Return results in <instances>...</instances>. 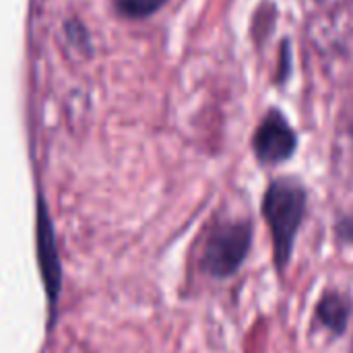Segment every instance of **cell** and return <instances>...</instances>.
Instances as JSON below:
<instances>
[{
  "label": "cell",
  "instance_id": "obj_2",
  "mask_svg": "<svg viewBox=\"0 0 353 353\" xmlns=\"http://www.w3.org/2000/svg\"><path fill=\"white\" fill-rule=\"evenodd\" d=\"M252 242L248 223H225L219 225L205 248V269L213 277H230L244 263Z\"/></svg>",
  "mask_w": 353,
  "mask_h": 353
},
{
  "label": "cell",
  "instance_id": "obj_5",
  "mask_svg": "<svg viewBox=\"0 0 353 353\" xmlns=\"http://www.w3.org/2000/svg\"><path fill=\"white\" fill-rule=\"evenodd\" d=\"M319 316L325 327H329L335 333H341L350 319V306L339 296H327L319 304Z\"/></svg>",
  "mask_w": 353,
  "mask_h": 353
},
{
  "label": "cell",
  "instance_id": "obj_4",
  "mask_svg": "<svg viewBox=\"0 0 353 353\" xmlns=\"http://www.w3.org/2000/svg\"><path fill=\"white\" fill-rule=\"evenodd\" d=\"M37 246H39V265L46 277V288H48L52 302H56V296L60 290V265L56 259L52 225H50V219L46 217L43 207L39 209V219H37Z\"/></svg>",
  "mask_w": 353,
  "mask_h": 353
},
{
  "label": "cell",
  "instance_id": "obj_3",
  "mask_svg": "<svg viewBox=\"0 0 353 353\" xmlns=\"http://www.w3.org/2000/svg\"><path fill=\"white\" fill-rule=\"evenodd\" d=\"M252 145L261 163L275 165L294 155L298 147V137L290 126V122L283 118V114L273 110L256 128Z\"/></svg>",
  "mask_w": 353,
  "mask_h": 353
},
{
  "label": "cell",
  "instance_id": "obj_7",
  "mask_svg": "<svg viewBox=\"0 0 353 353\" xmlns=\"http://www.w3.org/2000/svg\"><path fill=\"white\" fill-rule=\"evenodd\" d=\"M339 234H341V238H343V240L353 242V217L352 219H345V221L341 223V228H339Z\"/></svg>",
  "mask_w": 353,
  "mask_h": 353
},
{
  "label": "cell",
  "instance_id": "obj_6",
  "mask_svg": "<svg viewBox=\"0 0 353 353\" xmlns=\"http://www.w3.org/2000/svg\"><path fill=\"white\" fill-rule=\"evenodd\" d=\"M168 0H116V8L130 19H143L159 10Z\"/></svg>",
  "mask_w": 353,
  "mask_h": 353
},
{
  "label": "cell",
  "instance_id": "obj_1",
  "mask_svg": "<svg viewBox=\"0 0 353 353\" xmlns=\"http://www.w3.org/2000/svg\"><path fill=\"white\" fill-rule=\"evenodd\" d=\"M306 211V190L296 180H275L263 199V215L269 223L275 261L283 269L292 256L294 240Z\"/></svg>",
  "mask_w": 353,
  "mask_h": 353
}]
</instances>
